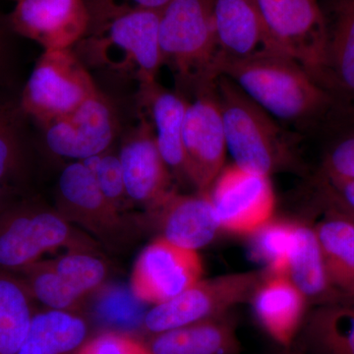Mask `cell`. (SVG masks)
<instances>
[{"mask_svg": "<svg viewBox=\"0 0 354 354\" xmlns=\"http://www.w3.org/2000/svg\"><path fill=\"white\" fill-rule=\"evenodd\" d=\"M97 94L94 80L71 48L44 50L23 90L20 108L46 125Z\"/></svg>", "mask_w": 354, "mask_h": 354, "instance_id": "cell-6", "label": "cell"}, {"mask_svg": "<svg viewBox=\"0 0 354 354\" xmlns=\"http://www.w3.org/2000/svg\"><path fill=\"white\" fill-rule=\"evenodd\" d=\"M221 230L253 235L271 221L276 196L270 176L227 165L207 192Z\"/></svg>", "mask_w": 354, "mask_h": 354, "instance_id": "cell-9", "label": "cell"}, {"mask_svg": "<svg viewBox=\"0 0 354 354\" xmlns=\"http://www.w3.org/2000/svg\"><path fill=\"white\" fill-rule=\"evenodd\" d=\"M55 209L109 250H122L134 239V223L102 194L97 178L80 160L58 178Z\"/></svg>", "mask_w": 354, "mask_h": 354, "instance_id": "cell-7", "label": "cell"}, {"mask_svg": "<svg viewBox=\"0 0 354 354\" xmlns=\"http://www.w3.org/2000/svg\"><path fill=\"white\" fill-rule=\"evenodd\" d=\"M87 335V323L75 312H36L18 354H76Z\"/></svg>", "mask_w": 354, "mask_h": 354, "instance_id": "cell-24", "label": "cell"}, {"mask_svg": "<svg viewBox=\"0 0 354 354\" xmlns=\"http://www.w3.org/2000/svg\"><path fill=\"white\" fill-rule=\"evenodd\" d=\"M213 13L218 58L244 59L277 53L252 0H214Z\"/></svg>", "mask_w": 354, "mask_h": 354, "instance_id": "cell-18", "label": "cell"}, {"mask_svg": "<svg viewBox=\"0 0 354 354\" xmlns=\"http://www.w3.org/2000/svg\"><path fill=\"white\" fill-rule=\"evenodd\" d=\"M197 251L158 237L140 254L131 274L133 295L143 304H160L180 295L202 279Z\"/></svg>", "mask_w": 354, "mask_h": 354, "instance_id": "cell-11", "label": "cell"}, {"mask_svg": "<svg viewBox=\"0 0 354 354\" xmlns=\"http://www.w3.org/2000/svg\"><path fill=\"white\" fill-rule=\"evenodd\" d=\"M102 245L57 209L32 200L14 201L0 214V270L18 272L44 254L66 251L102 253Z\"/></svg>", "mask_w": 354, "mask_h": 354, "instance_id": "cell-3", "label": "cell"}, {"mask_svg": "<svg viewBox=\"0 0 354 354\" xmlns=\"http://www.w3.org/2000/svg\"><path fill=\"white\" fill-rule=\"evenodd\" d=\"M158 151L171 172L185 178L183 130L188 102L158 85H141Z\"/></svg>", "mask_w": 354, "mask_h": 354, "instance_id": "cell-21", "label": "cell"}, {"mask_svg": "<svg viewBox=\"0 0 354 354\" xmlns=\"http://www.w3.org/2000/svg\"><path fill=\"white\" fill-rule=\"evenodd\" d=\"M256 316L272 339L281 346L295 341L304 321L307 301L285 274H270L253 297Z\"/></svg>", "mask_w": 354, "mask_h": 354, "instance_id": "cell-19", "label": "cell"}, {"mask_svg": "<svg viewBox=\"0 0 354 354\" xmlns=\"http://www.w3.org/2000/svg\"><path fill=\"white\" fill-rule=\"evenodd\" d=\"M215 93L227 152L234 165L267 176L292 165L295 145L292 132L281 127L227 77H216Z\"/></svg>", "mask_w": 354, "mask_h": 354, "instance_id": "cell-2", "label": "cell"}, {"mask_svg": "<svg viewBox=\"0 0 354 354\" xmlns=\"http://www.w3.org/2000/svg\"><path fill=\"white\" fill-rule=\"evenodd\" d=\"M16 194H17V191L0 185V214H1L9 205L16 201Z\"/></svg>", "mask_w": 354, "mask_h": 354, "instance_id": "cell-38", "label": "cell"}, {"mask_svg": "<svg viewBox=\"0 0 354 354\" xmlns=\"http://www.w3.org/2000/svg\"><path fill=\"white\" fill-rule=\"evenodd\" d=\"M323 177L354 179V133L335 143L326 156Z\"/></svg>", "mask_w": 354, "mask_h": 354, "instance_id": "cell-35", "label": "cell"}, {"mask_svg": "<svg viewBox=\"0 0 354 354\" xmlns=\"http://www.w3.org/2000/svg\"><path fill=\"white\" fill-rule=\"evenodd\" d=\"M160 11L135 10L120 14L91 30L100 51H120L118 68L131 69L141 85L156 82L164 64L160 44Z\"/></svg>", "mask_w": 354, "mask_h": 354, "instance_id": "cell-12", "label": "cell"}, {"mask_svg": "<svg viewBox=\"0 0 354 354\" xmlns=\"http://www.w3.org/2000/svg\"><path fill=\"white\" fill-rule=\"evenodd\" d=\"M346 118H348L349 120H351V122H353V124H354V113H351V114H349V115L346 116Z\"/></svg>", "mask_w": 354, "mask_h": 354, "instance_id": "cell-40", "label": "cell"}, {"mask_svg": "<svg viewBox=\"0 0 354 354\" xmlns=\"http://www.w3.org/2000/svg\"><path fill=\"white\" fill-rule=\"evenodd\" d=\"M326 201L329 207L314 230L330 283L344 300L354 291V214Z\"/></svg>", "mask_w": 354, "mask_h": 354, "instance_id": "cell-20", "label": "cell"}, {"mask_svg": "<svg viewBox=\"0 0 354 354\" xmlns=\"http://www.w3.org/2000/svg\"><path fill=\"white\" fill-rule=\"evenodd\" d=\"M324 197L354 214V179L324 178Z\"/></svg>", "mask_w": 354, "mask_h": 354, "instance_id": "cell-36", "label": "cell"}, {"mask_svg": "<svg viewBox=\"0 0 354 354\" xmlns=\"http://www.w3.org/2000/svg\"><path fill=\"white\" fill-rule=\"evenodd\" d=\"M147 344L152 354H236L241 348L227 314L158 333Z\"/></svg>", "mask_w": 354, "mask_h": 354, "instance_id": "cell-23", "label": "cell"}, {"mask_svg": "<svg viewBox=\"0 0 354 354\" xmlns=\"http://www.w3.org/2000/svg\"><path fill=\"white\" fill-rule=\"evenodd\" d=\"M8 31L12 30L9 27L7 17L0 15V83L4 78L8 64Z\"/></svg>", "mask_w": 354, "mask_h": 354, "instance_id": "cell-37", "label": "cell"}, {"mask_svg": "<svg viewBox=\"0 0 354 354\" xmlns=\"http://www.w3.org/2000/svg\"><path fill=\"white\" fill-rule=\"evenodd\" d=\"M183 144L185 178L198 192H208L225 167L227 152L215 83L197 92L194 101L188 102Z\"/></svg>", "mask_w": 354, "mask_h": 354, "instance_id": "cell-10", "label": "cell"}, {"mask_svg": "<svg viewBox=\"0 0 354 354\" xmlns=\"http://www.w3.org/2000/svg\"><path fill=\"white\" fill-rule=\"evenodd\" d=\"M286 276L308 304L342 301L341 293L330 283L314 227L295 225Z\"/></svg>", "mask_w": 354, "mask_h": 354, "instance_id": "cell-22", "label": "cell"}, {"mask_svg": "<svg viewBox=\"0 0 354 354\" xmlns=\"http://www.w3.org/2000/svg\"><path fill=\"white\" fill-rule=\"evenodd\" d=\"M140 301L132 291L120 288H106L101 293L97 313L102 320L122 328H133L143 323L144 314Z\"/></svg>", "mask_w": 354, "mask_h": 354, "instance_id": "cell-31", "label": "cell"}, {"mask_svg": "<svg viewBox=\"0 0 354 354\" xmlns=\"http://www.w3.org/2000/svg\"><path fill=\"white\" fill-rule=\"evenodd\" d=\"M118 156L128 198L151 215L174 189L150 122L142 120L123 141Z\"/></svg>", "mask_w": 354, "mask_h": 354, "instance_id": "cell-14", "label": "cell"}, {"mask_svg": "<svg viewBox=\"0 0 354 354\" xmlns=\"http://www.w3.org/2000/svg\"><path fill=\"white\" fill-rule=\"evenodd\" d=\"M9 27L44 50H68L85 38L91 26L86 0H11Z\"/></svg>", "mask_w": 354, "mask_h": 354, "instance_id": "cell-13", "label": "cell"}, {"mask_svg": "<svg viewBox=\"0 0 354 354\" xmlns=\"http://www.w3.org/2000/svg\"><path fill=\"white\" fill-rule=\"evenodd\" d=\"M252 1L274 53L297 62L324 88L328 28L318 0Z\"/></svg>", "mask_w": 354, "mask_h": 354, "instance_id": "cell-5", "label": "cell"}, {"mask_svg": "<svg viewBox=\"0 0 354 354\" xmlns=\"http://www.w3.org/2000/svg\"><path fill=\"white\" fill-rule=\"evenodd\" d=\"M151 216L158 220L160 237L190 250L208 245L221 230L207 193L183 195L174 190Z\"/></svg>", "mask_w": 354, "mask_h": 354, "instance_id": "cell-17", "label": "cell"}, {"mask_svg": "<svg viewBox=\"0 0 354 354\" xmlns=\"http://www.w3.org/2000/svg\"><path fill=\"white\" fill-rule=\"evenodd\" d=\"M34 298L22 279L0 270V354H18L31 325Z\"/></svg>", "mask_w": 354, "mask_h": 354, "instance_id": "cell-26", "label": "cell"}, {"mask_svg": "<svg viewBox=\"0 0 354 354\" xmlns=\"http://www.w3.org/2000/svg\"><path fill=\"white\" fill-rule=\"evenodd\" d=\"M214 0H171L160 11V44L164 64L195 94L215 83L218 58Z\"/></svg>", "mask_w": 354, "mask_h": 354, "instance_id": "cell-4", "label": "cell"}, {"mask_svg": "<svg viewBox=\"0 0 354 354\" xmlns=\"http://www.w3.org/2000/svg\"><path fill=\"white\" fill-rule=\"evenodd\" d=\"M304 339L314 354H354V304L316 306L305 321Z\"/></svg>", "mask_w": 354, "mask_h": 354, "instance_id": "cell-25", "label": "cell"}, {"mask_svg": "<svg viewBox=\"0 0 354 354\" xmlns=\"http://www.w3.org/2000/svg\"><path fill=\"white\" fill-rule=\"evenodd\" d=\"M94 174L104 197L114 208L125 215L127 209L131 208L133 204L128 198L125 189L122 167L118 153L109 152V150L102 153Z\"/></svg>", "mask_w": 354, "mask_h": 354, "instance_id": "cell-32", "label": "cell"}, {"mask_svg": "<svg viewBox=\"0 0 354 354\" xmlns=\"http://www.w3.org/2000/svg\"><path fill=\"white\" fill-rule=\"evenodd\" d=\"M328 28L324 88L341 104L344 115L354 113V0H332Z\"/></svg>", "mask_w": 354, "mask_h": 354, "instance_id": "cell-16", "label": "cell"}, {"mask_svg": "<svg viewBox=\"0 0 354 354\" xmlns=\"http://www.w3.org/2000/svg\"><path fill=\"white\" fill-rule=\"evenodd\" d=\"M216 74L230 78L274 120L304 127L335 106L333 95L297 62L277 53L218 58Z\"/></svg>", "mask_w": 354, "mask_h": 354, "instance_id": "cell-1", "label": "cell"}, {"mask_svg": "<svg viewBox=\"0 0 354 354\" xmlns=\"http://www.w3.org/2000/svg\"><path fill=\"white\" fill-rule=\"evenodd\" d=\"M48 263L64 281L85 297L101 290L109 277V265L102 253L67 251Z\"/></svg>", "mask_w": 354, "mask_h": 354, "instance_id": "cell-29", "label": "cell"}, {"mask_svg": "<svg viewBox=\"0 0 354 354\" xmlns=\"http://www.w3.org/2000/svg\"><path fill=\"white\" fill-rule=\"evenodd\" d=\"M76 354H152L148 344L132 335L106 332L86 341Z\"/></svg>", "mask_w": 354, "mask_h": 354, "instance_id": "cell-34", "label": "cell"}, {"mask_svg": "<svg viewBox=\"0 0 354 354\" xmlns=\"http://www.w3.org/2000/svg\"><path fill=\"white\" fill-rule=\"evenodd\" d=\"M22 111L0 99V185L17 191L27 177V158L18 123Z\"/></svg>", "mask_w": 354, "mask_h": 354, "instance_id": "cell-28", "label": "cell"}, {"mask_svg": "<svg viewBox=\"0 0 354 354\" xmlns=\"http://www.w3.org/2000/svg\"><path fill=\"white\" fill-rule=\"evenodd\" d=\"M46 127V143L58 157L83 160L109 151L115 134L113 109L101 94Z\"/></svg>", "mask_w": 354, "mask_h": 354, "instance_id": "cell-15", "label": "cell"}, {"mask_svg": "<svg viewBox=\"0 0 354 354\" xmlns=\"http://www.w3.org/2000/svg\"><path fill=\"white\" fill-rule=\"evenodd\" d=\"M171 0H86L91 16L90 30L120 14L135 10L162 11Z\"/></svg>", "mask_w": 354, "mask_h": 354, "instance_id": "cell-33", "label": "cell"}, {"mask_svg": "<svg viewBox=\"0 0 354 354\" xmlns=\"http://www.w3.org/2000/svg\"><path fill=\"white\" fill-rule=\"evenodd\" d=\"M18 272L35 301L48 309L78 313L86 297L64 281L48 260L32 263Z\"/></svg>", "mask_w": 354, "mask_h": 354, "instance_id": "cell-27", "label": "cell"}, {"mask_svg": "<svg viewBox=\"0 0 354 354\" xmlns=\"http://www.w3.org/2000/svg\"><path fill=\"white\" fill-rule=\"evenodd\" d=\"M267 274L250 271L200 279L171 300L153 305L144 317V327L155 335L225 315L235 305L252 299Z\"/></svg>", "mask_w": 354, "mask_h": 354, "instance_id": "cell-8", "label": "cell"}, {"mask_svg": "<svg viewBox=\"0 0 354 354\" xmlns=\"http://www.w3.org/2000/svg\"><path fill=\"white\" fill-rule=\"evenodd\" d=\"M295 230V223L270 221L253 234L254 253L267 264L270 274L286 276Z\"/></svg>", "mask_w": 354, "mask_h": 354, "instance_id": "cell-30", "label": "cell"}, {"mask_svg": "<svg viewBox=\"0 0 354 354\" xmlns=\"http://www.w3.org/2000/svg\"><path fill=\"white\" fill-rule=\"evenodd\" d=\"M342 301L351 302V304H354V291L349 295L348 297H346V299L342 300Z\"/></svg>", "mask_w": 354, "mask_h": 354, "instance_id": "cell-39", "label": "cell"}]
</instances>
